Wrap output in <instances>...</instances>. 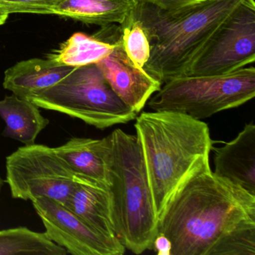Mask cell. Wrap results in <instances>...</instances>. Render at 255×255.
I'll return each mask as SVG.
<instances>
[{
	"label": "cell",
	"mask_w": 255,
	"mask_h": 255,
	"mask_svg": "<svg viewBox=\"0 0 255 255\" xmlns=\"http://www.w3.org/2000/svg\"><path fill=\"white\" fill-rule=\"evenodd\" d=\"M6 178L14 199L48 198L65 206L75 189L74 171L54 147L45 144L22 146L5 159Z\"/></svg>",
	"instance_id": "52a82bcc"
},
{
	"label": "cell",
	"mask_w": 255,
	"mask_h": 255,
	"mask_svg": "<svg viewBox=\"0 0 255 255\" xmlns=\"http://www.w3.org/2000/svg\"><path fill=\"white\" fill-rule=\"evenodd\" d=\"M255 96V68L245 67L223 75L168 80L149 99L147 106L153 111L174 112L202 121L240 107Z\"/></svg>",
	"instance_id": "8992f818"
},
{
	"label": "cell",
	"mask_w": 255,
	"mask_h": 255,
	"mask_svg": "<svg viewBox=\"0 0 255 255\" xmlns=\"http://www.w3.org/2000/svg\"><path fill=\"white\" fill-rule=\"evenodd\" d=\"M28 100L39 108L100 129L132 122L138 116L116 95L97 64L74 68L59 83Z\"/></svg>",
	"instance_id": "5b68a950"
},
{
	"label": "cell",
	"mask_w": 255,
	"mask_h": 255,
	"mask_svg": "<svg viewBox=\"0 0 255 255\" xmlns=\"http://www.w3.org/2000/svg\"><path fill=\"white\" fill-rule=\"evenodd\" d=\"M39 107L25 98L12 95L0 100V117L5 122L2 135L24 144H35L38 135L50 125Z\"/></svg>",
	"instance_id": "5bb4252c"
},
{
	"label": "cell",
	"mask_w": 255,
	"mask_h": 255,
	"mask_svg": "<svg viewBox=\"0 0 255 255\" xmlns=\"http://www.w3.org/2000/svg\"><path fill=\"white\" fill-rule=\"evenodd\" d=\"M243 0H197L167 10L138 2L133 15L150 45L144 69L163 84L189 75L195 59Z\"/></svg>",
	"instance_id": "3957f363"
},
{
	"label": "cell",
	"mask_w": 255,
	"mask_h": 255,
	"mask_svg": "<svg viewBox=\"0 0 255 255\" xmlns=\"http://www.w3.org/2000/svg\"><path fill=\"white\" fill-rule=\"evenodd\" d=\"M5 180L0 176V201H1V193H2V188L5 185Z\"/></svg>",
	"instance_id": "cb8c5ba5"
},
{
	"label": "cell",
	"mask_w": 255,
	"mask_h": 255,
	"mask_svg": "<svg viewBox=\"0 0 255 255\" xmlns=\"http://www.w3.org/2000/svg\"><path fill=\"white\" fill-rule=\"evenodd\" d=\"M138 3V0H62L53 14L101 27L122 24Z\"/></svg>",
	"instance_id": "9a60e30c"
},
{
	"label": "cell",
	"mask_w": 255,
	"mask_h": 255,
	"mask_svg": "<svg viewBox=\"0 0 255 255\" xmlns=\"http://www.w3.org/2000/svg\"><path fill=\"white\" fill-rule=\"evenodd\" d=\"M135 120V137L159 220L179 188L210 163L213 141L205 122L182 113L142 112Z\"/></svg>",
	"instance_id": "7a4b0ae2"
},
{
	"label": "cell",
	"mask_w": 255,
	"mask_h": 255,
	"mask_svg": "<svg viewBox=\"0 0 255 255\" xmlns=\"http://www.w3.org/2000/svg\"><path fill=\"white\" fill-rule=\"evenodd\" d=\"M66 249L26 227L0 231V255H66Z\"/></svg>",
	"instance_id": "e0dca14e"
},
{
	"label": "cell",
	"mask_w": 255,
	"mask_h": 255,
	"mask_svg": "<svg viewBox=\"0 0 255 255\" xmlns=\"http://www.w3.org/2000/svg\"><path fill=\"white\" fill-rule=\"evenodd\" d=\"M152 250L154 251L158 255H171V242L163 234H158L153 241Z\"/></svg>",
	"instance_id": "7402d4cb"
},
{
	"label": "cell",
	"mask_w": 255,
	"mask_h": 255,
	"mask_svg": "<svg viewBox=\"0 0 255 255\" xmlns=\"http://www.w3.org/2000/svg\"><path fill=\"white\" fill-rule=\"evenodd\" d=\"M47 237L73 255H122L125 246L117 238L100 234L65 206L48 198L32 201Z\"/></svg>",
	"instance_id": "9c48e42d"
},
{
	"label": "cell",
	"mask_w": 255,
	"mask_h": 255,
	"mask_svg": "<svg viewBox=\"0 0 255 255\" xmlns=\"http://www.w3.org/2000/svg\"><path fill=\"white\" fill-rule=\"evenodd\" d=\"M62 0H0V8L10 14H53Z\"/></svg>",
	"instance_id": "ffe728a7"
},
{
	"label": "cell",
	"mask_w": 255,
	"mask_h": 255,
	"mask_svg": "<svg viewBox=\"0 0 255 255\" xmlns=\"http://www.w3.org/2000/svg\"><path fill=\"white\" fill-rule=\"evenodd\" d=\"M54 150L74 174L110 186L105 137L101 139L72 137Z\"/></svg>",
	"instance_id": "2e32d148"
},
{
	"label": "cell",
	"mask_w": 255,
	"mask_h": 255,
	"mask_svg": "<svg viewBox=\"0 0 255 255\" xmlns=\"http://www.w3.org/2000/svg\"><path fill=\"white\" fill-rule=\"evenodd\" d=\"M100 39L114 45L113 52L97 63L116 95L136 113H141L147 101L160 89L162 83L144 68L134 65L124 50L119 24L106 26Z\"/></svg>",
	"instance_id": "30bf717a"
},
{
	"label": "cell",
	"mask_w": 255,
	"mask_h": 255,
	"mask_svg": "<svg viewBox=\"0 0 255 255\" xmlns=\"http://www.w3.org/2000/svg\"><path fill=\"white\" fill-rule=\"evenodd\" d=\"M74 180L75 189L65 207L100 234L117 238L110 186L80 174Z\"/></svg>",
	"instance_id": "7c38bea8"
},
{
	"label": "cell",
	"mask_w": 255,
	"mask_h": 255,
	"mask_svg": "<svg viewBox=\"0 0 255 255\" xmlns=\"http://www.w3.org/2000/svg\"><path fill=\"white\" fill-rule=\"evenodd\" d=\"M74 68L50 58L22 61L5 71L3 87L20 98L29 99L59 83Z\"/></svg>",
	"instance_id": "4fadbf2b"
},
{
	"label": "cell",
	"mask_w": 255,
	"mask_h": 255,
	"mask_svg": "<svg viewBox=\"0 0 255 255\" xmlns=\"http://www.w3.org/2000/svg\"><path fill=\"white\" fill-rule=\"evenodd\" d=\"M255 60V0H243L210 38L188 76L223 75Z\"/></svg>",
	"instance_id": "ba28073f"
},
{
	"label": "cell",
	"mask_w": 255,
	"mask_h": 255,
	"mask_svg": "<svg viewBox=\"0 0 255 255\" xmlns=\"http://www.w3.org/2000/svg\"><path fill=\"white\" fill-rule=\"evenodd\" d=\"M106 138V162L113 195L116 237L135 255L152 250L158 218L136 137L122 129Z\"/></svg>",
	"instance_id": "277c9868"
},
{
	"label": "cell",
	"mask_w": 255,
	"mask_h": 255,
	"mask_svg": "<svg viewBox=\"0 0 255 255\" xmlns=\"http://www.w3.org/2000/svg\"><path fill=\"white\" fill-rule=\"evenodd\" d=\"M114 45L95 37L77 32L74 34L50 59L68 66L77 67L97 64L113 52Z\"/></svg>",
	"instance_id": "ac0fdd59"
},
{
	"label": "cell",
	"mask_w": 255,
	"mask_h": 255,
	"mask_svg": "<svg viewBox=\"0 0 255 255\" xmlns=\"http://www.w3.org/2000/svg\"><path fill=\"white\" fill-rule=\"evenodd\" d=\"M171 255H255V196L210 163L179 188L158 220Z\"/></svg>",
	"instance_id": "6da1fadb"
},
{
	"label": "cell",
	"mask_w": 255,
	"mask_h": 255,
	"mask_svg": "<svg viewBox=\"0 0 255 255\" xmlns=\"http://www.w3.org/2000/svg\"><path fill=\"white\" fill-rule=\"evenodd\" d=\"M138 2H147L163 9L171 10L180 8L197 0H138Z\"/></svg>",
	"instance_id": "44dd1931"
},
{
	"label": "cell",
	"mask_w": 255,
	"mask_h": 255,
	"mask_svg": "<svg viewBox=\"0 0 255 255\" xmlns=\"http://www.w3.org/2000/svg\"><path fill=\"white\" fill-rule=\"evenodd\" d=\"M122 41L124 50L134 65L144 68L149 60L150 45L145 31L134 17L133 11L122 24Z\"/></svg>",
	"instance_id": "d6986e66"
},
{
	"label": "cell",
	"mask_w": 255,
	"mask_h": 255,
	"mask_svg": "<svg viewBox=\"0 0 255 255\" xmlns=\"http://www.w3.org/2000/svg\"><path fill=\"white\" fill-rule=\"evenodd\" d=\"M214 151L216 175L231 182L255 196V125H245L234 139Z\"/></svg>",
	"instance_id": "8fae6325"
},
{
	"label": "cell",
	"mask_w": 255,
	"mask_h": 255,
	"mask_svg": "<svg viewBox=\"0 0 255 255\" xmlns=\"http://www.w3.org/2000/svg\"><path fill=\"white\" fill-rule=\"evenodd\" d=\"M8 16H9V14L6 11L0 8V26H2L6 22V20H8Z\"/></svg>",
	"instance_id": "603a6c76"
}]
</instances>
